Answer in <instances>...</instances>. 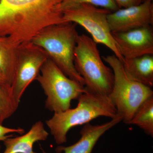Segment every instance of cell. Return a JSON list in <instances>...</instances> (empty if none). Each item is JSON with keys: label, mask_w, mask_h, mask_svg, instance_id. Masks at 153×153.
<instances>
[{"label": "cell", "mask_w": 153, "mask_h": 153, "mask_svg": "<svg viewBox=\"0 0 153 153\" xmlns=\"http://www.w3.org/2000/svg\"><path fill=\"white\" fill-rule=\"evenodd\" d=\"M74 66L82 76L85 88L93 93L109 96L114 75L102 61L97 44L84 34L78 35L74 54Z\"/></svg>", "instance_id": "cell-4"}, {"label": "cell", "mask_w": 153, "mask_h": 153, "mask_svg": "<svg viewBox=\"0 0 153 153\" xmlns=\"http://www.w3.org/2000/svg\"><path fill=\"white\" fill-rule=\"evenodd\" d=\"M19 46L8 37L0 36V71L11 85L16 72Z\"/></svg>", "instance_id": "cell-14"}, {"label": "cell", "mask_w": 153, "mask_h": 153, "mask_svg": "<svg viewBox=\"0 0 153 153\" xmlns=\"http://www.w3.org/2000/svg\"><path fill=\"white\" fill-rule=\"evenodd\" d=\"M112 35L124 59L153 55V31L152 26L127 32L112 33Z\"/></svg>", "instance_id": "cell-10"}, {"label": "cell", "mask_w": 153, "mask_h": 153, "mask_svg": "<svg viewBox=\"0 0 153 153\" xmlns=\"http://www.w3.org/2000/svg\"><path fill=\"white\" fill-rule=\"evenodd\" d=\"M126 74L130 79L152 88L153 86V56L124 59L122 63Z\"/></svg>", "instance_id": "cell-13"}, {"label": "cell", "mask_w": 153, "mask_h": 153, "mask_svg": "<svg viewBox=\"0 0 153 153\" xmlns=\"http://www.w3.org/2000/svg\"><path fill=\"white\" fill-rule=\"evenodd\" d=\"M63 0H0V36L20 45L45 28L66 23L59 10Z\"/></svg>", "instance_id": "cell-1"}, {"label": "cell", "mask_w": 153, "mask_h": 153, "mask_svg": "<svg viewBox=\"0 0 153 153\" xmlns=\"http://www.w3.org/2000/svg\"><path fill=\"white\" fill-rule=\"evenodd\" d=\"M122 117L117 115L108 122L100 125L85 124L80 131L79 140L68 146H59L56 149L58 153H91L96 144L102 135L122 121ZM43 153H47L41 149Z\"/></svg>", "instance_id": "cell-11"}, {"label": "cell", "mask_w": 153, "mask_h": 153, "mask_svg": "<svg viewBox=\"0 0 153 153\" xmlns=\"http://www.w3.org/2000/svg\"><path fill=\"white\" fill-rule=\"evenodd\" d=\"M5 82H8L7 81V79H6L5 77L0 71V84L5 83Z\"/></svg>", "instance_id": "cell-20"}, {"label": "cell", "mask_w": 153, "mask_h": 153, "mask_svg": "<svg viewBox=\"0 0 153 153\" xmlns=\"http://www.w3.org/2000/svg\"><path fill=\"white\" fill-rule=\"evenodd\" d=\"M49 136L41 121L34 123L29 131L21 136L9 137L4 141L6 149L3 153H36L33 145L39 141L46 140Z\"/></svg>", "instance_id": "cell-12"}, {"label": "cell", "mask_w": 153, "mask_h": 153, "mask_svg": "<svg viewBox=\"0 0 153 153\" xmlns=\"http://www.w3.org/2000/svg\"><path fill=\"white\" fill-rule=\"evenodd\" d=\"M146 1V0H143V1Z\"/></svg>", "instance_id": "cell-21"}, {"label": "cell", "mask_w": 153, "mask_h": 153, "mask_svg": "<svg viewBox=\"0 0 153 153\" xmlns=\"http://www.w3.org/2000/svg\"><path fill=\"white\" fill-rule=\"evenodd\" d=\"M114 75L112 91L109 95L116 108L117 115L129 124L136 111L148 98L153 96L152 88L130 79L123 69V63L114 55L102 57Z\"/></svg>", "instance_id": "cell-5"}, {"label": "cell", "mask_w": 153, "mask_h": 153, "mask_svg": "<svg viewBox=\"0 0 153 153\" xmlns=\"http://www.w3.org/2000/svg\"><path fill=\"white\" fill-rule=\"evenodd\" d=\"M25 131L24 129L22 128H10L4 126L0 124V141H4L5 140L12 135H7L8 134L10 133H18L20 134H23L25 133Z\"/></svg>", "instance_id": "cell-18"}, {"label": "cell", "mask_w": 153, "mask_h": 153, "mask_svg": "<svg viewBox=\"0 0 153 153\" xmlns=\"http://www.w3.org/2000/svg\"><path fill=\"white\" fill-rule=\"evenodd\" d=\"M40 71L36 79L47 95L45 108L50 111L58 113L69 109L71 101L86 91L84 85L65 75L50 58Z\"/></svg>", "instance_id": "cell-6"}, {"label": "cell", "mask_w": 153, "mask_h": 153, "mask_svg": "<svg viewBox=\"0 0 153 153\" xmlns=\"http://www.w3.org/2000/svg\"><path fill=\"white\" fill-rule=\"evenodd\" d=\"M111 11L88 4H81L62 12L63 20L79 25L91 35L97 44L109 48L122 63L124 59L121 55L113 37L108 15Z\"/></svg>", "instance_id": "cell-7"}, {"label": "cell", "mask_w": 153, "mask_h": 153, "mask_svg": "<svg viewBox=\"0 0 153 153\" xmlns=\"http://www.w3.org/2000/svg\"><path fill=\"white\" fill-rule=\"evenodd\" d=\"M108 21L112 33L127 32L153 25L152 0L138 5L119 9L108 14Z\"/></svg>", "instance_id": "cell-9"}, {"label": "cell", "mask_w": 153, "mask_h": 153, "mask_svg": "<svg viewBox=\"0 0 153 153\" xmlns=\"http://www.w3.org/2000/svg\"><path fill=\"white\" fill-rule=\"evenodd\" d=\"M0 148H1V146H0Z\"/></svg>", "instance_id": "cell-22"}, {"label": "cell", "mask_w": 153, "mask_h": 153, "mask_svg": "<svg viewBox=\"0 0 153 153\" xmlns=\"http://www.w3.org/2000/svg\"><path fill=\"white\" fill-rule=\"evenodd\" d=\"M88 4L114 12L119 9L114 0H63L59 7L62 12L65 10L81 4Z\"/></svg>", "instance_id": "cell-17"}, {"label": "cell", "mask_w": 153, "mask_h": 153, "mask_svg": "<svg viewBox=\"0 0 153 153\" xmlns=\"http://www.w3.org/2000/svg\"><path fill=\"white\" fill-rule=\"evenodd\" d=\"M19 104L14 98L10 84H0V124L16 112Z\"/></svg>", "instance_id": "cell-16"}, {"label": "cell", "mask_w": 153, "mask_h": 153, "mask_svg": "<svg viewBox=\"0 0 153 153\" xmlns=\"http://www.w3.org/2000/svg\"><path fill=\"white\" fill-rule=\"evenodd\" d=\"M76 26L75 23L66 22L49 26L41 30L31 42L44 49L65 75L85 85L74 65V51L78 36Z\"/></svg>", "instance_id": "cell-3"}, {"label": "cell", "mask_w": 153, "mask_h": 153, "mask_svg": "<svg viewBox=\"0 0 153 153\" xmlns=\"http://www.w3.org/2000/svg\"><path fill=\"white\" fill-rule=\"evenodd\" d=\"M129 124L135 125L153 136V96L141 105Z\"/></svg>", "instance_id": "cell-15"}, {"label": "cell", "mask_w": 153, "mask_h": 153, "mask_svg": "<svg viewBox=\"0 0 153 153\" xmlns=\"http://www.w3.org/2000/svg\"><path fill=\"white\" fill-rule=\"evenodd\" d=\"M78 100L75 108L55 113L51 119L46 120V124L57 144L66 142L67 133L72 128L89 123L99 117L112 119L117 115L116 108L108 96L86 89Z\"/></svg>", "instance_id": "cell-2"}, {"label": "cell", "mask_w": 153, "mask_h": 153, "mask_svg": "<svg viewBox=\"0 0 153 153\" xmlns=\"http://www.w3.org/2000/svg\"><path fill=\"white\" fill-rule=\"evenodd\" d=\"M48 58L44 49L31 41L19 45L16 72L11 85L17 103L19 104L23 94L36 79L42 65Z\"/></svg>", "instance_id": "cell-8"}, {"label": "cell", "mask_w": 153, "mask_h": 153, "mask_svg": "<svg viewBox=\"0 0 153 153\" xmlns=\"http://www.w3.org/2000/svg\"><path fill=\"white\" fill-rule=\"evenodd\" d=\"M119 8H125L138 5L143 2V0H114Z\"/></svg>", "instance_id": "cell-19"}]
</instances>
